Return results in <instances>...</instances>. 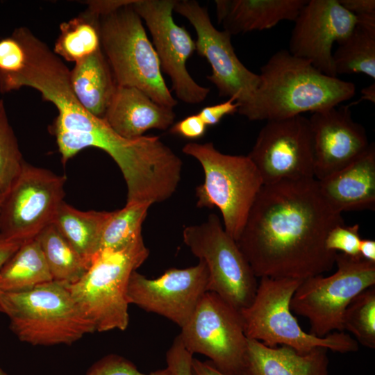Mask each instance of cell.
<instances>
[{"instance_id":"obj_1","label":"cell","mask_w":375,"mask_h":375,"mask_svg":"<svg viewBox=\"0 0 375 375\" xmlns=\"http://www.w3.org/2000/svg\"><path fill=\"white\" fill-rule=\"evenodd\" d=\"M344 224L317 180L284 181L262 185L236 242L257 278L304 280L335 266L326 239Z\"/></svg>"},{"instance_id":"obj_2","label":"cell","mask_w":375,"mask_h":375,"mask_svg":"<svg viewBox=\"0 0 375 375\" xmlns=\"http://www.w3.org/2000/svg\"><path fill=\"white\" fill-rule=\"evenodd\" d=\"M56 144L62 164L88 147L103 150L121 170L126 188V203L163 202L176 192L181 179L183 161L158 136L128 139L105 121L86 110L71 117Z\"/></svg>"},{"instance_id":"obj_3","label":"cell","mask_w":375,"mask_h":375,"mask_svg":"<svg viewBox=\"0 0 375 375\" xmlns=\"http://www.w3.org/2000/svg\"><path fill=\"white\" fill-rule=\"evenodd\" d=\"M251 121L276 120L338 106L351 99L355 85L327 76L286 49L274 53L260 68Z\"/></svg>"},{"instance_id":"obj_4","label":"cell","mask_w":375,"mask_h":375,"mask_svg":"<svg viewBox=\"0 0 375 375\" xmlns=\"http://www.w3.org/2000/svg\"><path fill=\"white\" fill-rule=\"evenodd\" d=\"M67 285L52 281L24 292L0 290V312L8 316L10 328L20 341L70 345L96 331Z\"/></svg>"},{"instance_id":"obj_5","label":"cell","mask_w":375,"mask_h":375,"mask_svg":"<svg viewBox=\"0 0 375 375\" xmlns=\"http://www.w3.org/2000/svg\"><path fill=\"white\" fill-rule=\"evenodd\" d=\"M133 2L126 0L99 17L101 49L117 85L135 88L156 103L173 108L178 102L165 83L156 51Z\"/></svg>"},{"instance_id":"obj_6","label":"cell","mask_w":375,"mask_h":375,"mask_svg":"<svg viewBox=\"0 0 375 375\" xmlns=\"http://www.w3.org/2000/svg\"><path fill=\"white\" fill-rule=\"evenodd\" d=\"M149 256L142 235L122 248L101 249L85 274L67 285L74 300L96 331L127 328L128 281Z\"/></svg>"},{"instance_id":"obj_7","label":"cell","mask_w":375,"mask_h":375,"mask_svg":"<svg viewBox=\"0 0 375 375\" xmlns=\"http://www.w3.org/2000/svg\"><path fill=\"white\" fill-rule=\"evenodd\" d=\"M251 303L240 310L249 339L266 346L285 345L300 353L324 347L342 353L358 349V342L343 331L319 338L304 331L290 308L291 299L303 280L260 278Z\"/></svg>"},{"instance_id":"obj_8","label":"cell","mask_w":375,"mask_h":375,"mask_svg":"<svg viewBox=\"0 0 375 375\" xmlns=\"http://www.w3.org/2000/svg\"><path fill=\"white\" fill-rule=\"evenodd\" d=\"M182 151L199 162L204 173L196 188L197 207L217 208L225 231L237 241L263 185L257 168L247 156L223 153L212 142H188Z\"/></svg>"},{"instance_id":"obj_9","label":"cell","mask_w":375,"mask_h":375,"mask_svg":"<svg viewBox=\"0 0 375 375\" xmlns=\"http://www.w3.org/2000/svg\"><path fill=\"white\" fill-rule=\"evenodd\" d=\"M336 271L301 281L290 301L292 312L308 319L312 335L323 338L343 331L342 319L351 301L375 285V262L337 253Z\"/></svg>"},{"instance_id":"obj_10","label":"cell","mask_w":375,"mask_h":375,"mask_svg":"<svg viewBox=\"0 0 375 375\" xmlns=\"http://www.w3.org/2000/svg\"><path fill=\"white\" fill-rule=\"evenodd\" d=\"M183 240L208 270V291L240 310L254 299L258 283L236 241L224 230L219 217L210 214L204 222L187 226Z\"/></svg>"},{"instance_id":"obj_11","label":"cell","mask_w":375,"mask_h":375,"mask_svg":"<svg viewBox=\"0 0 375 375\" xmlns=\"http://www.w3.org/2000/svg\"><path fill=\"white\" fill-rule=\"evenodd\" d=\"M174 11L186 18L197 33L196 51L210 64L212 74L207 76L219 95L233 97L240 108L238 112L251 121L259 74L247 69L238 58L231 44V35L217 30L208 10L194 0H176Z\"/></svg>"},{"instance_id":"obj_12","label":"cell","mask_w":375,"mask_h":375,"mask_svg":"<svg viewBox=\"0 0 375 375\" xmlns=\"http://www.w3.org/2000/svg\"><path fill=\"white\" fill-rule=\"evenodd\" d=\"M178 335L192 355L206 356L228 374H244L247 338L240 312L215 292L203 294Z\"/></svg>"},{"instance_id":"obj_13","label":"cell","mask_w":375,"mask_h":375,"mask_svg":"<svg viewBox=\"0 0 375 375\" xmlns=\"http://www.w3.org/2000/svg\"><path fill=\"white\" fill-rule=\"evenodd\" d=\"M67 178L24 161L3 196L0 235L21 244L33 240L52 224L64 201Z\"/></svg>"},{"instance_id":"obj_14","label":"cell","mask_w":375,"mask_h":375,"mask_svg":"<svg viewBox=\"0 0 375 375\" xmlns=\"http://www.w3.org/2000/svg\"><path fill=\"white\" fill-rule=\"evenodd\" d=\"M247 156L263 185L315 178L309 119L300 115L267 121Z\"/></svg>"},{"instance_id":"obj_15","label":"cell","mask_w":375,"mask_h":375,"mask_svg":"<svg viewBox=\"0 0 375 375\" xmlns=\"http://www.w3.org/2000/svg\"><path fill=\"white\" fill-rule=\"evenodd\" d=\"M176 1L133 0L132 6L151 33L161 70L170 78L176 97L185 103L198 104L206 99L210 89L198 84L188 71L187 61L196 51V42L174 20Z\"/></svg>"},{"instance_id":"obj_16","label":"cell","mask_w":375,"mask_h":375,"mask_svg":"<svg viewBox=\"0 0 375 375\" xmlns=\"http://www.w3.org/2000/svg\"><path fill=\"white\" fill-rule=\"evenodd\" d=\"M208 267L200 260L187 268L169 269L156 278L136 270L128 281L127 299L129 304L166 317L181 328L208 291Z\"/></svg>"},{"instance_id":"obj_17","label":"cell","mask_w":375,"mask_h":375,"mask_svg":"<svg viewBox=\"0 0 375 375\" xmlns=\"http://www.w3.org/2000/svg\"><path fill=\"white\" fill-rule=\"evenodd\" d=\"M356 16L338 0H310L294 21L289 52L308 60L323 74L337 77L332 47L342 44L356 24Z\"/></svg>"},{"instance_id":"obj_18","label":"cell","mask_w":375,"mask_h":375,"mask_svg":"<svg viewBox=\"0 0 375 375\" xmlns=\"http://www.w3.org/2000/svg\"><path fill=\"white\" fill-rule=\"evenodd\" d=\"M308 119L317 181L348 165L370 144L365 128L353 120L348 105L312 113Z\"/></svg>"},{"instance_id":"obj_19","label":"cell","mask_w":375,"mask_h":375,"mask_svg":"<svg viewBox=\"0 0 375 375\" xmlns=\"http://www.w3.org/2000/svg\"><path fill=\"white\" fill-rule=\"evenodd\" d=\"M317 181L322 194L335 210H374V143L348 165Z\"/></svg>"},{"instance_id":"obj_20","label":"cell","mask_w":375,"mask_h":375,"mask_svg":"<svg viewBox=\"0 0 375 375\" xmlns=\"http://www.w3.org/2000/svg\"><path fill=\"white\" fill-rule=\"evenodd\" d=\"M175 117L173 108L156 103L141 90L117 85L103 119L121 136L134 139L150 129L167 130Z\"/></svg>"},{"instance_id":"obj_21","label":"cell","mask_w":375,"mask_h":375,"mask_svg":"<svg viewBox=\"0 0 375 375\" xmlns=\"http://www.w3.org/2000/svg\"><path fill=\"white\" fill-rule=\"evenodd\" d=\"M307 0H216L217 22L231 36L295 21Z\"/></svg>"},{"instance_id":"obj_22","label":"cell","mask_w":375,"mask_h":375,"mask_svg":"<svg viewBox=\"0 0 375 375\" xmlns=\"http://www.w3.org/2000/svg\"><path fill=\"white\" fill-rule=\"evenodd\" d=\"M328 349L300 353L285 346L270 347L247 338L244 375H328Z\"/></svg>"},{"instance_id":"obj_23","label":"cell","mask_w":375,"mask_h":375,"mask_svg":"<svg viewBox=\"0 0 375 375\" xmlns=\"http://www.w3.org/2000/svg\"><path fill=\"white\" fill-rule=\"evenodd\" d=\"M69 81L81 105L93 115L103 118L117 85L101 47L75 63L69 71Z\"/></svg>"},{"instance_id":"obj_24","label":"cell","mask_w":375,"mask_h":375,"mask_svg":"<svg viewBox=\"0 0 375 375\" xmlns=\"http://www.w3.org/2000/svg\"><path fill=\"white\" fill-rule=\"evenodd\" d=\"M110 213L79 210L64 201L52 224L71 246L91 263L99 251L102 231Z\"/></svg>"},{"instance_id":"obj_25","label":"cell","mask_w":375,"mask_h":375,"mask_svg":"<svg viewBox=\"0 0 375 375\" xmlns=\"http://www.w3.org/2000/svg\"><path fill=\"white\" fill-rule=\"evenodd\" d=\"M356 16V24L333 53L337 76L362 73L375 79V14Z\"/></svg>"},{"instance_id":"obj_26","label":"cell","mask_w":375,"mask_h":375,"mask_svg":"<svg viewBox=\"0 0 375 375\" xmlns=\"http://www.w3.org/2000/svg\"><path fill=\"white\" fill-rule=\"evenodd\" d=\"M52 281L35 238L22 244L0 269V290L4 292H24Z\"/></svg>"},{"instance_id":"obj_27","label":"cell","mask_w":375,"mask_h":375,"mask_svg":"<svg viewBox=\"0 0 375 375\" xmlns=\"http://www.w3.org/2000/svg\"><path fill=\"white\" fill-rule=\"evenodd\" d=\"M54 281L71 285L86 272L90 263L61 235L53 224L36 237Z\"/></svg>"},{"instance_id":"obj_28","label":"cell","mask_w":375,"mask_h":375,"mask_svg":"<svg viewBox=\"0 0 375 375\" xmlns=\"http://www.w3.org/2000/svg\"><path fill=\"white\" fill-rule=\"evenodd\" d=\"M98 19V16L86 9L78 16L62 22L54 44V53L76 63L99 50Z\"/></svg>"},{"instance_id":"obj_29","label":"cell","mask_w":375,"mask_h":375,"mask_svg":"<svg viewBox=\"0 0 375 375\" xmlns=\"http://www.w3.org/2000/svg\"><path fill=\"white\" fill-rule=\"evenodd\" d=\"M151 206L126 203L124 208L110 212L102 231L99 251L122 248L142 235V224Z\"/></svg>"},{"instance_id":"obj_30","label":"cell","mask_w":375,"mask_h":375,"mask_svg":"<svg viewBox=\"0 0 375 375\" xmlns=\"http://www.w3.org/2000/svg\"><path fill=\"white\" fill-rule=\"evenodd\" d=\"M342 328L362 345L375 348V286L365 290L351 301L344 314Z\"/></svg>"},{"instance_id":"obj_31","label":"cell","mask_w":375,"mask_h":375,"mask_svg":"<svg viewBox=\"0 0 375 375\" xmlns=\"http://www.w3.org/2000/svg\"><path fill=\"white\" fill-rule=\"evenodd\" d=\"M10 126L4 101L0 99V195L4 196L19 175L24 162Z\"/></svg>"},{"instance_id":"obj_32","label":"cell","mask_w":375,"mask_h":375,"mask_svg":"<svg viewBox=\"0 0 375 375\" xmlns=\"http://www.w3.org/2000/svg\"><path fill=\"white\" fill-rule=\"evenodd\" d=\"M26 57L21 39L14 31L0 39V90L23 69Z\"/></svg>"},{"instance_id":"obj_33","label":"cell","mask_w":375,"mask_h":375,"mask_svg":"<svg viewBox=\"0 0 375 375\" xmlns=\"http://www.w3.org/2000/svg\"><path fill=\"white\" fill-rule=\"evenodd\" d=\"M85 375H172V373L167 367L150 373H143L126 358L110 354L93 364Z\"/></svg>"},{"instance_id":"obj_34","label":"cell","mask_w":375,"mask_h":375,"mask_svg":"<svg viewBox=\"0 0 375 375\" xmlns=\"http://www.w3.org/2000/svg\"><path fill=\"white\" fill-rule=\"evenodd\" d=\"M361 239L358 224L347 226L344 224L330 231L326 239V247L330 251H340L351 257H360Z\"/></svg>"},{"instance_id":"obj_35","label":"cell","mask_w":375,"mask_h":375,"mask_svg":"<svg viewBox=\"0 0 375 375\" xmlns=\"http://www.w3.org/2000/svg\"><path fill=\"white\" fill-rule=\"evenodd\" d=\"M193 355L183 346L178 335L167 352V367L172 375H190Z\"/></svg>"},{"instance_id":"obj_36","label":"cell","mask_w":375,"mask_h":375,"mask_svg":"<svg viewBox=\"0 0 375 375\" xmlns=\"http://www.w3.org/2000/svg\"><path fill=\"white\" fill-rule=\"evenodd\" d=\"M207 130V126L199 114L188 116L173 124L170 133L183 138L195 140L203 137Z\"/></svg>"},{"instance_id":"obj_37","label":"cell","mask_w":375,"mask_h":375,"mask_svg":"<svg viewBox=\"0 0 375 375\" xmlns=\"http://www.w3.org/2000/svg\"><path fill=\"white\" fill-rule=\"evenodd\" d=\"M240 104L236 102L235 98L231 97L224 102L203 107L198 114L207 126H215L224 116L238 112Z\"/></svg>"},{"instance_id":"obj_38","label":"cell","mask_w":375,"mask_h":375,"mask_svg":"<svg viewBox=\"0 0 375 375\" xmlns=\"http://www.w3.org/2000/svg\"><path fill=\"white\" fill-rule=\"evenodd\" d=\"M340 5L355 15L375 14L374 0H338Z\"/></svg>"},{"instance_id":"obj_39","label":"cell","mask_w":375,"mask_h":375,"mask_svg":"<svg viewBox=\"0 0 375 375\" xmlns=\"http://www.w3.org/2000/svg\"><path fill=\"white\" fill-rule=\"evenodd\" d=\"M190 375H230L217 368L210 360L201 361L193 358Z\"/></svg>"},{"instance_id":"obj_40","label":"cell","mask_w":375,"mask_h":375,"mask_svg":"<svg viewBox=\"0 0 375 375\" xmlns=\"http://www.w3.org/2000/svg\"><path fill=\"white\" fill-rule=\"evenodd\" d=\"M21 243L8 240L0 235V269L21 246Z\"/></svg>"},{"instance_id":"obj_41","label":"cell","mask_w":375,"mask_h":375,"mask_svg":"<svg viewBox=\"0 0 375 375\" xmlns=\"http://www.w3.org/2000/svg\"><path fill=\"white\" fill-rule=\"evenodd\" d=\"M359 256L365 260L375 262V241L371 239H361Z\"/></svg>"},{"instance_id":"obj_42","label":"cell","mask_w":375,"mask_h":375,"mask_svg":"<svg viewBox=\"0 0 375 375\" xmlns=\"http://www.w3.org/2000/svg\"><path fill=\"white\" fill-rule=\"evenodd\" d=\"M362 97L358 101L352 102L351 103L348 104L349 107L351 106H355L356 104L359 103L360 101L367 100L375 103V83L374 82L369 85V86L364 88L361 90Z\"/></svg>"},{"instance_id":"obj_43","label":"cell","mask_w":375,"mask_h":375,"mask_svg":"<svg viewBox=\"0 0 375 375\" xmlns=\"http://www.w3.org/2000/svg\"><path fill=\"white\" fill-rule=\"evenodd\" d=\"M0 375H10L0 367Z\"/></svg>"},{"instance_id":"obj_44","label":"cell","mask_w":375,"mask_h":375,"mask_svg":"<svg viewBox=\"0 0 375 375\" xmlns=\"http://www.w3.org/2000/svg\"><path fill=\"white\" fill-rule=\"evenodd\" d=\"M3 196L0 195V211H1V207L3 201Z\"/></svg>"}]
</instances>
